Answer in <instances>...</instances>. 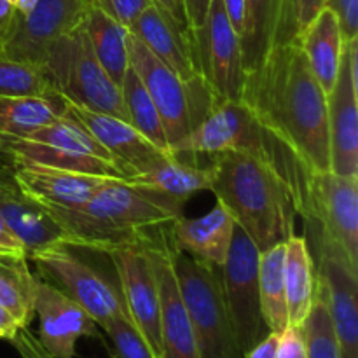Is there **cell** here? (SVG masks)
I'll return each instance as SVG.
<instances>
[{"mask_svg":"<svg viewBox=\"0 0 358 358\" xmlns=\"http://www.w3.org/2000/svg\"><path fill=\"white\" fill-rule=\"evenodd\" d=\"M241 101L313 173L329 168L327 94L297 42L273 48L245 73Z\"/></svg>","mask_w":358,"mask_h":358,"instance_id":"1","label":"cell"},{"mask_svg":"<svg viewBox=\"0 0 358 358\" xmlns=\"http://www.w3.org/2000/svg\"><path fill=\"white\" fill-rule=\"evenodd\" d=\"M210 191L259 250L285 243L296 234L297 210L292 194L264 157L236 149L210 159Z\"/></svg>","mask_w":358,"mask_h":358,"instance_id":"2","label":"cell"},{"mask_svg":"<svg viewBox=\"0 0 358 358\" xmlns=\"http://www.w3.org/2000/svg\"><path fill=\"white\" fill-rule=\"evenodd\" d=\"M42 69L62 100L128 121L121 86L94 56L84 21L49 45Z\"/></svg>","mask_w":358,"mask_h":358,"instance_id":"3","label":"cell"},{"mask_svg":"<svg viewBox=\"0 0 358 358\" xmlns=\"http://www.w3.org/2000/svg\"><path fill=\"white\" fill-rule=\"evenodd\" d=\"M170 255L199 358H243L224 301L220 269L177 250L171 238Z\"/></svg>","mask_w":358,"mask_h":358,"instance_id":"4","label":"cell"},{"mask_svg":"<svg viewBox=\"0 0 358 358\" xmlns=\"http://www.w3.org/2000/svg\"><path fill=\"white\" fill-rule=\"evenodd\" d=\"M128 55L129 66L140 77L163 119L171 150V147L184 140L208 114L213 105L212 93L203 80H182L131 31L128 37Z\"/></svg>","mask_w":358,"mask_h":358,"instance_id":"5","label":"cell"},{"mask_svg":"<svg viewBox=\"0 0 358 358\" xmlns=\"http://www.w3.org/2000/svg\"><path fill=\"white\" fill-rule=\"evenodd\" d=\"M13 159L107 178H124L114 157L69 114L24 136L10 138Z\"/></svg>","mask_w":358,"mask_h":358,"instance_id":"6","label":"cell"},{"mask_svg":"<svg viewBox=\"0 0 358 358\" xmlns=\"http://www.w3.org/2000/svg\"><path fill=\"white\" fill-rule=\"evenodd\" d=\"M28 259L35 262L42 278L76 301L100 329L107 327L117 317L129 318L119 287L79 257L73 247L56 245L34 252Z\"/></svg>","mask_w":358,"mask_h":358,"instance_id":"7","label":"cell"},{"mask_svg":"<svg viewBox=\"0 0 358 358\" xmlns=\"http://www.w3.org/2000/svg\"><path fill=\"white\" fill-rule=\"evenodd\" d=\"M259 255L261 250L257 245L236 224L229 252L220 268V283L238 348L243 358L269 332L261 311Z\"/></svg>","mask_w":358,"mask_h":358,"instance_id":"8","label":"cell"},{"mask_svg":"<svg viewBox=\"0 0 358 358\" xmlns=\"http://www.w3.org/2000/svg\"><path fill=\"white\" fill-rule=\"evenodd\" d=\"M84 210L126 247L154 241L157 236H150V231L171 226L182 217L121 178H105Z\"/></svg>","mask_w":358,"mask_h":358,"instance_id":"9","label":"cell"},{"mask_svg":"<svg viewBox=\"0 0 358 358\" xmlns=\"http://www.w3.org/2000/svg\"><path fill=\"white\" fill-rule=\"evenodd\" d=\"M191 38L199 76L212 93L213 103L240 100L245 83L241 41L222 0H212L205 24Z\"/></svg>","mask_w":358,"mask_h":358,"instance_id":"10","label":"cell"},{"mask_svg":"<svg viewBox=\"0 0 358 358\" xmlns=\"http://www.w3.org/2000/svg\"><path fill=\"white\" fill-rule=\"evenodd\" d=\"M306 226L358 269V177L315 173Z\"/></svg>","mask_w":358,"mask_h":358,"instance_id":"11","label":"cell"},{"mask_svg":"<svg viewBox=\"0 0 358 358\" xmlns=\"http://www.w3.org/2000/svg\"><path fill=\"white\" fill-rule=\"evenodd\" d=\"M308 236L317 240L315 247L308 245L315 264V280L327 303L341 353L358 358V269L315 231L308 229Z\"/></svg>","mask_w":358,"mask_h":358,"instance_id":"12","label":"cell"},{"mask_svg":"<svg viewBox=\"0 0 358 358\" xmlns=\"http://www.w3.org/2000/svg\"><path fill=\"white\" fill-rule=\"evenodd\" d=\"M329 168L358 177V38L345 42L338 77L327 96Z\"/></svg>","mask_w":358,"mask_h":358,"instance_id":"13","label":"cell"},{"mask_svg":"<svg viewBox=\"0 0 358 358\" xmlns=\"http://www.w3.org/2000/svg\"><path fill=\"white\" fill-rule=\"evenodd\" d=\"M90 6L91 0H38L28 14L17 13L0 41V56L42 66L49 45L83 23Z\"/></svg>","mask_w":358,"mask_h":358,"instance_id":"14","label":"cell"},{"mask_svg":"<svg viewBox=\"0 0 358 358\" xmlns=\"http://www.w3.org/2000/svg\"><path fill=\"white\" fill-rule=\"evenodd\" d=\"M150 243V241H149ZM131 324L154 355L163 358L161 343V301L156 273L143 245L124 247L110 254Z\"/></svg>","mask_w":358,"mask_h":358,"instance_id":"15","label":"cell"},{"mask_svg":"<svg viewBox=\"0 0 358 358\" xmlns=\"http://www.w3.org/2000/svg\"><path fill=\"white\" fill-rule=\"evenodd\" d=\"M170 227L164 226L156 240L143 245L156 273L157 289H159L163 358H199L191 318L182 301L177 276L171 264Z\"/></svg>","mask_w":358,"mask_h":358,"instance_id":"16","label":"cell"},{"mask_svg":"<svg viewBox=\"0 0 358 358\" xmlns=\"http://www.w3.org/2000/svg\"><path fill=\"white\" fill-rule=\"evenodd\" d=\"M35 315L38 343L52 358H76L80 338H98L93 318L41 275H35Z\"/></svg>","mask_w":358,"mask_h":358,"instance_id":"17","label":"cell"},{"mask_svg":"<svg viewBox=\"0 0 358 358\" xmlns=\"http://www.w3.org/2000/svg\"><path fill=\"white\" fill-rule=\"evenodd\" d=\"M63 103L66 107V114L79 122L105 150H108L121 168L124 178L142 173L166 157H173L170 152L149 142L138 129H135V126L124 119L105 112L90 110L65 100Z\"/></svg>","mask_w":358,"mask_h":358,"instance_id":"18","label":"cell"},{"mask_svg":"<svg viewBox=\"0 0 358 358\" xmlns=\"http://www.w3.org/2000/svg\"><path fill=\"white\" fill-rule=\"evenodd\" d=\"M13 170L17 191L42 208H80L107 178L23 159H13Z\"/></svg>","mask_w":358,"mask_h":358,"instance_id":"19","label":"cell"},{"mask_svg":"<svg viewBox=\"0 0 358 358\" xmlns=\"http://www.w3.org/2000/svg\"><path fill=\"white\" fill-rule=\"evenodd\" d=\"M133 35L149 48L157 59L170 66L185 83H199L198 59L189 31L178 27L177 21L168 16L161 7L150 3L129 28Z\"/></svg>","mask_w":358,"mask_h":358,"instance_id":"20","label":"cell"},{"mask_svg":"<svg viewBox=\"0 0 358 358\" xmlns=\"http://www.w3.org/2000/svg\"><path fill=\"white\" fill-rule=\"evenodd\" d=\"M122 180L145 192L177 215H182L184 205L192 196L210 191L212 166H198L177 157H166L149 170Z\"/></svg>","mask_w":358,"mask_h":358,"instance_id":"21","label":"cell"},{"mask_svg":"<svg viewBox=\"0 0 358 358\" xmlns=\"http://www.w3.org/2000/svg\"><path fill=\"white\" fill-rule=\"evenodd\" d=\"M234 226L236 222L229 210L217 201L206 215L178 217L170 227L171 245L189 257L220 269L233 241Z\"/></svg>","mask_w":358,"mask_h":358,"instance_id":"22","label":"cell"},{"mask_svg":"<svg viewBox=\"0 0 358 358\" xmlns=\"http://www.w3.org/2000/svg\"><path fill=\"white\" fill-rule=\"evenodd\" d=\"M0 217L21 241L27 255L56 245L72 247L69 233L17 187H0Z\"/></svg>","mask_w":358,"mask_h":358,"instance_id":"23","label":"cell"},{"mask_svg":"<svg viewBox=\"0 0 358 358\" xmlns=\"http://www.w3.org/2000/svg\"><path fill=\"white\" fill-rule=\"evenodd\" d=\"M297 44L303 49L318 84L329 96L338 77L339 59L345 45L336 14L329 7H324L304 28L297 38Z\"/></svg>","mask_w":358,"mask_h":358,"instance_id":"24","label":"cell"},{"mask_svg":"<svg viewBox=\"0 0 358 358\" xmlns=\"http://www.w3.org/2000/svg\"><path fill=\"white\" fill-rule=\"evenodd\" d=\"M283 285H285L289 325L301 327L306 320L315 299V264L304 236H290L285 241L283 257Z\"/></svg>","mask_w":358,"mask_h":358,"instance_id":"25","label":"cell"},{"mask_svg":"<svg viewBox=\"0 0 358 358\" xmlns=\"http://www.w3.org/2000/svg\"><path fill=\"white\" fill-rule=\"evenodd\" d=\"M84 30L100 65L112 77V80L121 86L129 69V28L115 21L91 2L84 16Z\"/></svg>","mask_w":358,"mask_h":358,"instance_id":"26","label":"cell"},{"mask_svg":"<svg viewBox=\"0 0 358 358\" xmlns=\"http://www.w3.org/2000/svg\"><path fill=\"white\" fill-rule=\"evenodd\" d=\"M0 304L23 329L35 317V275L23 252H0Z\"/></svg>","mask_w":358,"mask_h":358,"instance_id":"27","label":"cell"},{"mask_svg":"<svg viewBox=\"0 0 358 358\" xmlns=\"http://www.w3.org/2000/svg\"><path fill=\"white\" fill-rule=\"evenodd\" d=\"M65 115L62 98L0 96V133L9 138L28 135Z\"/></svg>","mask_w":358,"mask_h":358,"instance_id":"28","label":"cell"},{"mask_svg":"<svg viewBox=\"0 0 358 358\" xmlns=\"http://www.w3.org/2000/svg\"><path fill=\"white\" fill-rule=\"evenodd\" d=\"M285 243L273 245L259 255V296L262 320L269 332L282 334L289 327L285 285H283Z\"/></svg>","mask_w":358,"mask_h":358,"instance_id":"29","label":"cell"},{"mask_svg":"<svg viewBox=\"0 0 358 358\" xmlns=\"http://www.w3.org/2000/svg\"><path fill=\"white\" fill-rule=\"evenodd\" d=\"M278 0H245L241 55L245 73L257 69L271 49Z\"/></svg>","mask_w":358,"mask_h":358,"instance_id":"30","label":"cell"},{"mask_svg":"<svg viewBox=\"0 0 358 358\" xmlns=\"http://www.w3.org/2000/svg\"><path fill=\"white\" fill-rule=\"evenodd\" d=\"M121 94L129 124L135 126V129H138L154 145L171 154L170 143H168L166 133H164L163 119H161L150 94L147 93L145 86L131 66L121 83Z\"/></svg>","mask_w":358,"mask_h":358,"instance_id":"31","label":"cell"},{"mask_svg":"<svg viewBox=\"0 0 358 358\" xmlns=\"http://www.w3.org/2000/svg\"><path fill=\"white\" fill-rule=\"evenodd\" d=\"M0 96L59 98L42 66L0 56Z\"/></svg>","mask_w":358,"mask_h":358,"instance_id":"32","label":"cell"},{"mask_svg":"<svg viewBox=\"0 0 358 358\" xmlns=\"http://www.w3.org/2000/svg\"><path fill=\"white\" fill-rule=\"evenodd\" d=\"M301 329L306 346V358H341V346L336 336L327 303L317 287L311 310Z\"/></svg>","mask_w":358,"mask_h":358,"instance_id":"33","label":"cell"},{"mask_svg":"<svg viewBox=\"0 0 358 358\" xmlns=\"http://www.w3.org/2000/svg\"><path fill=\"white\" fill-rule=\"evenodd\" d=\"M325 2L327 0H278L271 49L297 42L304 28L324 9Z\"/></svg>","mask_w":358,"mask_h":358,"instance_id":"34","label":"cell"},{"mask_svg":"<svg viewBox=\"0 0 358 358\" xmlns=\"http://www.w3.org/2000/svg\"><path fill=\"white\" fill-rule=\"evenodd\" d=\"M103 332L110 338L115 352L121 358H157L129 318H114L103 329Z\"/></svg>","mask_w":358,"mask_h":358,"instance_id":"35","label":"cell"},{"mask_svg":"<svg viewBox=\"0 0 358 358\" xmlns=\"http://www.w3.org/2000/svg\"><path fill=\"white\" fill-rule=\"evenodd\" d=\"M91 2L115 21L131 28L140 14L152 3V0H91Z\"/></svg>","mask_w":358,"mask_h":358,"instance_id":"36","label":"cell"},{"mask_svg":"<svg viewBox=\"0 0 358 358\" xmlns=\"http://www.w3.org/2000/svg\"><path fill=\"white\" fill-rule=\"evenodd\" d=\"M325 7L338 17L343 42L358 38V0H327Z\"/></svg>","mask_w":358,"mask_h":358,"instance_id":"37","label":"cell"},{"mask_svg":"<svg viewBox=\"0 0 358 358\" xmlns=\"http://www.w3.org/2000/svg\"><path fill=\"white\" fill-rule=\"evenodd\" d=\"M276 358H306L303 329L289 325L278 338Z\"/></svg>","mask_w":358,"mask_h":358,"instance_id":"38","label":"cell"},{"mask_svg":"<svg viewBox=\"0 0 358 358\" xmlns=\"http://www.w3.org/2000/svg\"><path fill=\"white\" fill-rule=\"evenodd\" d=\"M212 0H184V9L185 16H187L189 23V31H191V37L199 31L205 24L206 16H208V9Z\"/></svg>","mask_w":358,"mask_h":358,"instance_id":"39","label":"cell"},{"mask_svg":"<svg viewBox=\"0 0 358 358\" xmlns=\"http://www.w3.org/2000/svg\"><path fill=\"white\" fill-rule=\"evenodd\" d=\"M10 343L16 346V350L21 353L23 358H52L27 329H21L16 338Z\"/></svg>","mask_w":358,"mask_h":358,"instance_id":"40","label":"cell"},{"mask_svg":"<svg viewBox=\"0 0 358 358\" xmlns=\"http://www.w3.org/2000/svg\"><path fill=\"white\" fill-rule=\"evenodd\" d=\"M278 338L280 334H276V332H268V336H266L264 339H261V341L245 355V358H276V352H278Z\"/></svg>","mask_w":358,"mask_h":358,"instance_id":"41","label":"cell"},{"mask_svg":"<svg viewBox=\"0 0 358 358\" xmlns=\"http://www.w3.org/2000/svg\"><path fill=\"white\" fill-rule=\"evenodd\" d=\"M152 3H156V6L161 7L168 16L173 17V20L177 21L178 27H182L185 31H189L187 16H185V9H184V0H152ZM189 34H191V31H189Z\"/></svg>","mask_w":358,"mask_h":358,"instance_id":"42","label":"cell"},{"mask_svg":"<svg viewBox=\"0 0 358 358\" xmlns=\"http://www.w3.org/2000/svg\"><path fill=\"white\" fill-rule=\"evenodd\" d=\"M222 3L227 17H229V23L233 24L234 31L241 38L245 27V0H222Z\"/></svg>","mask_w":358,"mask_h":358,"instance_id":"43","label":"cell"},{"mask_svg":"<svg viewBox=\"0 0 358 358\" xmlns=\"http://www.w3.org/2000/svg\"><path fill=\"white\" fill-rule=\"evenodd\" d=\"M21 325L6 308L0 304V339H6V341H13L17 336V332L21 331Z\"/></svg>","mask_w":358,"mask_h":358,"instance_id":"44","label":"cell"},{"mask_svg":"<svg viewBox=\"0 0 358 358\" xmlns=\"http://www.w3.org/2000/svg\"><path fill=\"white\" fill-rule=\"evenodd\" d=\"M17 17V10L9 0H0V41L9 34L14 21Z\"/></svg>","mask_w":358,"mask_h":358,"instance_id":"45","label":"cell"},{"mask_svg":"<svg viewBox=\"0 0 358 358\" xmlns=\"http://www.w3.org/2000/svg\"><path fill=\"white\" fill-rule=\"evenodd\" d=\"M0 187H16L13 164L0 159Z\"/></svg>","mask_w":358,"mask_h":358,"instance_id":"46","label":"cell"},{"mask_svg":"<svg viewBox=\"0 0 358 358\" xmlns=\"http://www.w3.org/2000/svg\"><path fill=\"white\" fill-rule=\"evenodd\" d=\"M0 159L13 164V154H10V138L0 133Z\"/></svg>","mask_w":358,"mask_h":358,"instance_id":"47","label":"cell"},{"mask_svg":"<svg viewBox=\"0 0 358 358\" xmlns=\"http://www.w3.org/2000/svg\"><path fill=\"white\" fill-rule=\"evenodd\" d=\"M9 2L16 7V10L20 14H28L34 9L35 3H37L38 0H9Z\"/></svg>","mask_w":358,"mask_h":358,"instance_id":"48","label":"cell"},{"mask_svg":"<svg viewBox=\"0 0 358 358\" xmlns=\"http://www.w3.org/2000/svg\"><path fill=\"white\" fill-rule=\"evenodd\" d=\"M341 358H353V357H348V355H345V353H341Z\"/></svg>","mask_w":358,"mask_h":358,"instance_id":"49","label":"cell"}]
</instances>
